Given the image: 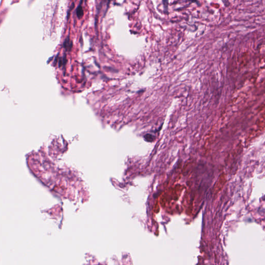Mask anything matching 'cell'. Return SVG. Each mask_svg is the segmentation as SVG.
<instances>
[{
	"label": "cell",
	"instance_id": "1",
	"mask_svg": "<svg viewBox=\"0 0 265 265\" xmlns=\"http://www.w3.org/2000/svg\"><path fill=\"white\" fill-rule=\"evenodd\" d=\"M72 42L70 40L69 37L68 36L64 42V47L66 50H70L72 48Z\"/></svg>",
	"mask_w": 265,
	"mask_h": 265
},
{
	"label": "cell",
	"instance_id": "2",
	"mask_svg": "<svg viewBox=\"0 0 265 265\" xmlns=\"http://www.w3.org/2000/svg\"><path fill=\"white\" fill-rule=\"evenodd\" d=\"M76 12H77L76 13L77 16L79 19L81 18L83 16H84V10H83L82 7L81 5V4H80V5L78 6Z\"/></svg>",
	"mask_w": 265,
	"mask_h": 265
},
{
	"label": "cell",
	"instance_id": "3",
	"mask_svg": "<svg viewBox=\"0 0 265 265\" xmlns=\"http://www.w3.org/2000/svg\"><path fill=\"white\" fill-rule=\"evenodd\" d=\"M145 139L149 141H152L153 139V138L152 137L151 135H150V134H147V135H145Z\"/></svg>",
	"mask_w": 265,
	"mask_h": 265
}]
</instances>
